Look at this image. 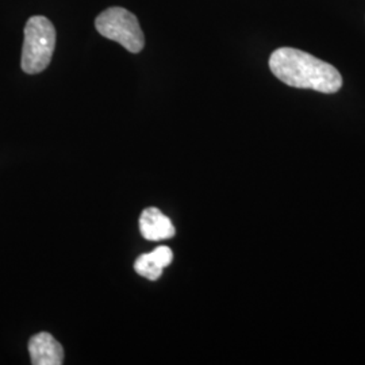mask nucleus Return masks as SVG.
<instances>
[{
    "mask_svg": "<svg viewBox=\"0 0 365 365\" xmlns=\"http://www.w3.org/2000/svg\"><path fill=\"white\" fill-rule=\"evenodd\" d=\"M95 27L101 36L115 41L130 53H140L144 49L143 29L137 16L126 9H107L96 18Z\"/></svg>",
    "mask_w": 365,
    "mask_h": 365,
    "instance_id": "obj_3",
    "label": "nucleus"
},
{
    "mask_svg": "<svg viewBox=\"0 0 365 365\" xmlns=\"http://www.w3.org/2000/svg\"><path fill=\"white\" fill-rule=\"evenodd\" d=\"M269 68L276 78L294 88L336 93L342 87L337 68L299 49H276L269 57Z\"/></svg>",
    "mask_w": 365,
    "mask_h": 365,
    "instance_id": "obj_1",
    "label": "nucleus"
},
{
    "mask_svg": "<svg viewBox=\"0 0 365 365\" xmlns=\"http://www.w3.org/2000/svg\"><path fill=\"white\" fill-rule=\"evenodd\" d=\"M56 48V29L45 16H31L25 27L22 49V69L27 75H37L52 61Z\"/></svg>",
    "mask_w": 365,
    "mask_h": 365,
    "instance_id": "obj_2",
    "label": "nucleus"
},
{
    "mask_svg": "<svg viewBox=\"0 0 365 365\" xmlns=\"http://www.w3.org/2000/svg\"><path fill=\"white\" fill-rule=\"evenodd\" d=\"M172 260L173 253L170 248L158 247L150 253L141 255L134 262V269L140 276L155 282L161 277L164 268H167Z\"/></svg>",
    "mask_w": 365,
    "mask_h": 365,
    "instance_id": "obj_6",
    "label": "nucleus"
},
{
    "mask_svg": "<svg viewBox=\"0 0 365 365\" xmlns=\"http://www.w3.org/2000/svg\"><path fill=\"white\" fill-rule=\"evenodd\" d=\"M140 232L148 241H164L176 235L170 218L156 207L143 211L140 217Z\"/></svg>",
    "mask_w": 365,
    "mask_h": 365,
    "instance_id": "obj_5",
    "label": "nucleus"
},
{
    "mask_svg": "<svg viewBox=\"0 0 365 365\" xmlns=\"http://www.w3.org/2000/svg\"><path fill=\"white\" fill-rule=\"evenodd\" d=\"M29 353L33 365H61L64 360L63 346L46 331L30 339Z\"/></svg>",
    "mask_w": 365,
    "mask_h": 365,
    "instance_id": "obj_4",
    "label": "nucleus"
}]
</instances>
